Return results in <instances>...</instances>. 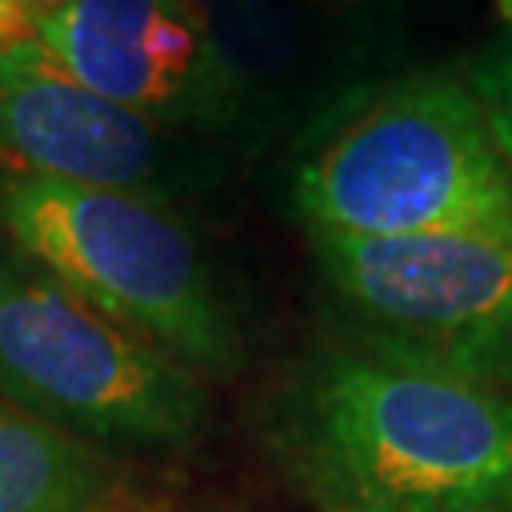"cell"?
<instances>
[{"label": "cell", "instance_id": "cell-11", "mask_svg": "<svg viewBox=\"0 0 512 512\" xmlns=\"http://www.w3.org/2000/svg\"><path fill=\"white\" fill-rule=\"evenodd\" d=\"M311 12L334 23V27H357V31H368L376 19L387 12L391 0H304Z\"/></svg>", "mask_w": 512, "mask_h": 512}, {"label": "cell", "instance_id": "cell-14", "mask_svg": "<svg viewBox=\"0 0 512 512\" xmlns=\"http://www.w3.org/2000/svg\"><path fill=\"white\" fill-rule=\"evenodd\" d=\"M346 512H361V509H346Z\"/></svg>", "mask_w": 512, "mask_h": 512}, {"label": "cell", "instance_id": "cell-15", "mask_svg": "<svg viewBox=\"0 0 512 512\" xmlns=\"http://www.w3.org/2000/svg\"><path fill=\"white\" fill-rule=\"evenodd\" d=\"M509 8H512V0H509Z\"/></svg>", "mask_w": 512, "mask_h": 512}, {"label": "cell", "instance_id": "cell-9", "mask_svg": "<svg viewBox=\"0 0 512 512\" xmlns=\"http://www.w3.org/2000/svg\"><path fill=\"white\" fill-rule=\"evenodd\" d=\"M110 486L95 444L0 406V512H103Z\"/></svg>", "mask_w": 512, "mask_h": 512}, {"label": "cell", "instance_id": "cell-13", "mask_svg": "<svg viewBox=\"0 0 512 512\" xmlns=\"http://www.w3.org/2000/svg\"><path fill=\"white\" fill-rule=\"evenodd\" d=\"M50 4H54V0H31V12H46V8H50Z\"/></svg>", "mask_w": 512, "mask_h": 512}, {"label": "cell", "instance_id": "cell-3", "mask_svg": "<svg viewBox=\"0 0 512 512\" xmlns=\"http://www.w3.org/2000/svg\"><path fill=\"white\" fill-rule=\"evenodd\" d=\"M0 228L19 255L194 376H236L239 323L175 205L8 171Z\"/></svg>", "mask_w": 512, "mask_h": 512}, {"label": "cell", "instance_id": "cell-4", "mask_svg": "<svg viewBox=\"0 0 512 512\" xmlns=\"http://www.w3.org/2000/svg\"><path fill=\"white\" fill-rule=\"evenodd\" d=\"M0 391L16 410L107 448H186L205 425L198 376L0 247Z\"/></svg>", "mask_w": 512, "mask_h": 512}, {"label": "cell", "instance_id": "cell-1", "mask_svg": "<svg viewBox=\"0 0 512 512\" xmlns=\"http://www.w3.org/2000/svg\"><path fill=\"white\" fill-rule=\"evenodd\" d=\"M274 448L330 512H512V391L353 346L277 395Z\"/></svg>", "mask_w": 512, "mask_h": 512}, {"label": "cell", "instance_id": "cell-12", "mask_svg": "<svg viewBox=\"0 0 512 512\" xmlns=\"http://www.w3.org/2000/svg\"><path fill=\"white\" fill-rule=\"evenodd\" d=\"M31 27H35L31 0H0V46L31 35Z\"/></svg>", "mask_w": 512, "mask_h": 512}, {"label": "cell", "instance_id": "cell-7", "mask_svg": "<svg viewBox=\"0 0 512 512\" xmlns=\"http://www.w3.org/2000/svg\"><path fill=\"white\" fill-rule=\"evenodd\" d=\"M31 35L92 92L202 145L251 156L194 0H54Z\"/></svg>", "mask_w": 512, "mask_h": 512}, {"label": "cell", "instance_id": "cell-2", "mask_svg": "<svg viewBox=\"0 0 512 512\" xmlns=\"http://www.w3.org/2000/svg\"><path fill=\"white\" fill-rule=\"evenodd\" d=\"M308 232L361 239L512 228V167L467 80L410 73L334 99L289 175Z\"/></svg>", "mask_w": 512, "mask_h": 512}, {"label": "cell", "instance_id": "cell-5", "mask_svg": "<svg viewBox=\"0 0 512 512\" xmlns=\"http://www.w3.org/2000/svg\"><path fill=\"white\" fill-rule=\"evenodd\" d=\"M308 239L353 349L512 391V228Z\"/></svg>", "mask_w": 512, "mask_h": 512}, {"label": "cell", "instance_id": "cell-6", "mask_svg": "<svg viewBox=\"0 0 512 512\" xmlns=\"http://www.w3.org/2000/svg\"><path fill=\"white\" fill-rule=\"evenodd\" d=\"M0 164L164 205L202 202L224 183L217 148L92 92L35 35L0 46Z\"/></svg>", "mask_w": 512, "mask_h": 512}, {"label": "cell", "instance_id": "cell-10", "mask_svg": "<svg viewBox=\"0 0 512 512\" xmlns=\"http://www.w3.org/2000/svg\"><path fill=\"white\" fill-rule=\"evenodd\" d=\"M467 84L486 114L497 152L512 167V23L471 61Z\"/></svg>", "mask_w": 512, "mask_h": 512}, {"label": "cell", "instance_id": "cell-8", "mask_svg": "<svg viewBox=\"0 0 512 512\" xmlns=\"http://www.w3.org/2000/svg\"><path fill=\"white\" fill-rule=\"evenodd\" d=\"M228 88L247 122L251 156L289 129H308L330 88L327 35L304 0H194Z\"/></svg>", "mask_w": 512, "mask_h": 512}]
</instances>
